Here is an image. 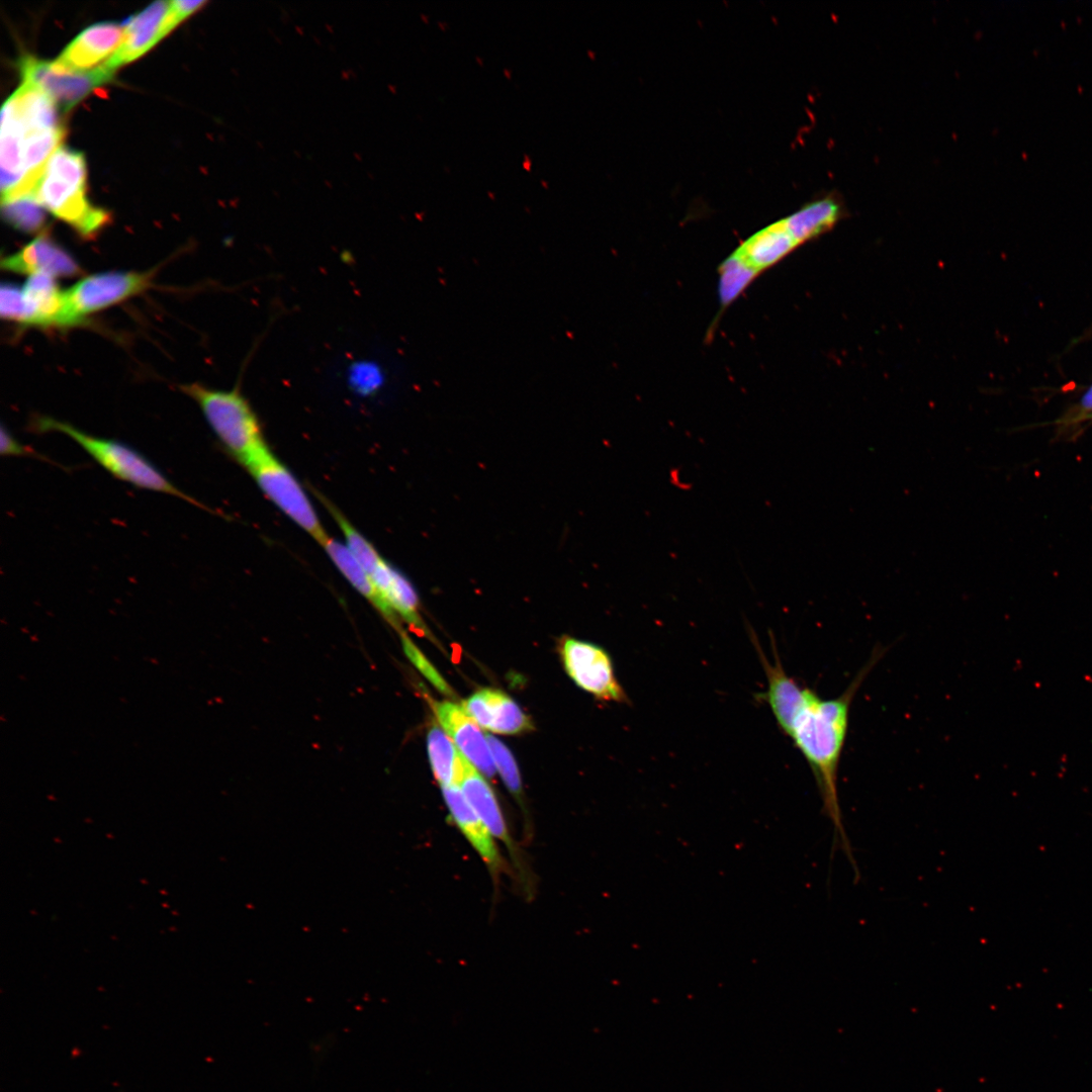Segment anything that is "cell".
I'll return each mask as SVG.
<instances>
[{
    "instance_id": "6da1fadb",
    "label": "cell",
    "mask_w": 1092,
    "mask_h": 1092,
    "mask_svg": "<svg viewBox=\"0 0 1092 1092\" xmlns=\"http://www.w3.org/2000/svg\"><path fill=\"white\" fill-rule=\"evenodd\" d=\"M752 641L767 681L766 692L760 697L768 704L780 729L791 738L807 760L825 813L831 819L835 833L839 831L841 841L847 847L838 799V769L848 733L852 702L887 649L876 647L842 694L836 698L823 699L814 690L800 685L787 673L774 638L772 662L766 658L756 637H753Z\"/></svg>"
},
{
    "instance_id": "7a4b0ae2",
    "label": "cell",
    "mask_w": 1092,
    "mask_h": 1092,
    "mask_svg": "<svg viewBox=\"0 0 1092 1092\" xmlns=\"http://www.w3.org/2000/svg\"><path fill=\"white\" fill-rule=\"evenodd\" d=\"M86 177L83 154L61 145L50 158L34 196L43 209L80 236L91 238L107 224L110 215L88 199Z\"/></svg>"
},
{
    "instance_id": "3957f363",
    "label": "cell",
    "mask_w": 1092,
    "mask_h": 1092,
    "mask_svg": "<svg viewBox=\"0 0 1092 1092\" xmlns=\"http://www.w3.org/2000/svg\"><path fill=\"white\" fill-rule=\"evenodd\" d=\"M29 429L36 434L58 432L68 436L116 479L141 489L172 495L205 509L201 503L169 480L151 460L127 444L88 434L69 423L48 416L33 418Z\"/></svg>"
},
{
    "instance_id": "277c9868",
    "label": "cell",
    "mask_w": 1092,
    "mask_h": 1092,
    "mask_svg": "<svg viewBox=\"0 0 1092 1092\" xmlns=\"http://www.w3.org/2000/svg\"><path fill=\"white\" fill-rule=\"evenodd\" d=\"M180 389L198 404L225 452L242 466L269 448L260 420L239 383L226 390L198 382Z\"/></svg>"
},
{
    "instance_id": "5b68a950",
    "label": "cell",
    "mask_w": 1092,
    "mask_h": 1092,
    "mask_svg": "<svg viewBox=\"0 0 1092 1092\" xmlns=\"http://www.w3.org/2000/svg\"><path fill=\"white\" fill-rule=\"evenodd\" d=\"M243 467L266 497L320 545L329 537L303 486L270 448Z\"/></svg>"
},
{
    "instance_id": "8992f818",
    "label": "cell",
    "mask_w": 1092,
    "mask_h": 1092,
    "mask_svg": "<svg viewBox=\"0 0 1092 1092\" xmlns=\"http://www.w3.org/2000/svg\"><path fill=\"white\" fill-rule=\"evenodd\" d=\"M155 270L105 272L82 278L65 290V327L82 324L89 314L121 302L151 287Z\"/></svg>"
},
{
    "instance_id": "52a82bcc",
    "label": "cell",
    "mask_w": 1092,
    "mask_h": 1092,
    "mask_svg": "<svg viewBox=\"0 0 1092 1092\" xmlns=\"http://www.w3.org/2000/svg\"><path fill=\"white\" fill-rule=\"evenodd\" d=\"M18 69L22 82L42 90L62 111H68L95 88L107 83L114 71L105 64L90 71H74L33 56L19 59Z\"/></svg>"
},
{
    "instance_id": "ba28073f",
    "label": "cell",
    "mask_w": 1092,
    "mask_h": 1092,
    "mask_svg": "<svg viewBox=\"0 0 1092 1092\" xmlns=\"http://www.w3.org/2000/svg\"><path fill=\"white\" fill-rule=\"evenodd\" d=\"M560 655L567 674L580 689L601 701L628 702L616 677L612 659L604 648L565 638L560 645Z\"/></svg>"
},
{
    "instance_id": "9c48e42d",
    "label": "cell",
    "mask_w": 1092,
    "mask_h": 1092,
    "mask_svg": "<svg viewBox=\"0 0 1092 1092\" xmlns=\"http://www.w3.org/2000/svg\"><path fill=\"white\" fill-rule=\"evenodd\" d=\"M179 23L171 1L150 4L123 26L121 44L105 65L115 72L147 53Z\"/></svg>"
},
{
    "instance_id": "30bf717a",
    "label": "cell",
    "mask_w": 1092,
    "mask_h": 1092,
    "mask_svg": "<svg viewBox=\"0 0 1092 1092\" xmlns=\"http://www.w3.org/2000/svg\"><path fill=\"white\" fill-rule=\"evenodd\" d=\"M434 712L440 727L448 734L459 751L482 775L496 772L487 735L463 707L451 701L436 702Z\"/></svg>"
},
{
    "instance_id": "8fae6325",
    "label": "cell",
    "mask_w": 1092,
    "mask_h": 1092,
    "mask_svg": "<svg viewBox=\"0 0 1092 1092\" xmlns=\"http://www.w3.org/2000/svg\"><path fill=\"white\" fill-rule=\"evenodd\" d=\"M441 791L454 825L496 879L506 870L496 839L468 803L459 786H443Z\"/></svg>"
},
{
    "instance_id": "7c38bea8",
    "label": "cell",
    "mask_w": 1092,
    "mask_h": 1092,
    "mask_svg": "<svg viewBox=\"0 0 1092 1092\" xmlns=\"http://www.w3.org/2000/svg\"><path fill=\"white\" fill-rule=\"evenodd\" d=\"M124 28L113 22H101L81 31L55 62L66 69L90 71L103 66L118 50Z\"/></svg>"
},
{
    "instance_id": "4fadbf2b",
    "label": "cell",
    "mask_w": 1092,
    "mask_h": 1092,
    "mask_svg": "<svg viewBox=\"0 0 1092 1092\" xmlns=\"http://www.w3.org/2000/svg\"><path fill=\"white\" fill-rule=\"evenodd\" d=\"M3 269L28 276L73 277L81 270L73 257L42 233L21 250L1 261Z\"/></svg>"
},
{
    "instance_id": "5bb4252c",
    "label": "cell",
    "mask_w": 1092,
    "mask_h": 1092,
    "mask_svg": "<svg viewBox=\"0 0 1092 1092\" xmlns=\"http://www.w3.org/2000/svg\"><path fill=\"white\" fill-rule=\"evenodd\" d=\"M462 707L481 728L496 734L514 735L533 729L530 718L519 705L497 690H478Z\"/></svg>"
},
{
    "instance_id": "9a60e30c",
    "label": "cell",
    "mask_w": 1092,
    "mask_h": 1092,
    "mask_svg": "<svg viewBox=\"0 0 1092 1092\" xmlns=\"http://www.w3.org/2000/svg\"><path fill=\"white\" fill-rule=\"evenodd\" d=\"M801 245L787 217L758 231L732 254L756 275Z\"/></svg>"
},
{
    "instance_id": "2e32d148",
    "label": "cell",
    "mask_w": 1092,
    "mask_h": 1092,
    "mask_svg": "<svg viewBox=\"0 0 1092 1092\" xmlns=\"http://www.w3.org/2000/svg\"><path fill=\"white\" fill-rule=\"evenodd\" d=\"M22 290V313L19 325L30 327H65V290L55 278L47 275L29 276Z\"/></svg>"
},
{
    "instance_id": "e0dca14e",
    "label": "cell",
    "mask_w": 1092,
    "mask_h": 1092,
    "mask_svg": "<svg viewBox=\"0 0 1092 1092\" xmlns=\"http://www.w3.org/2000/svg\"><path fill=\"white\" fill-rule=\"evenodd\" d=\"M459 787L476 814L493 837L502 841L513 859L519 862V853L512 838L496 797L483 776L471 764Z\"/></svg>"
},
{
    "instance_id": "ac0fdd59",
    "label": "cell",
    "mask_w": 1092,
    "mask_h": 1092,
    "mask_svg": "<svg viewBox=\"0 0 1092 1092\" xmlns=\"http://www.w3.org/2000/svg\"><path fill=\"white\" fill-rule=\"evenodd\" d=\"M377 590L407 624L429 634L419 612V598L411 581L385 559L369 574Z\"/></svg>"
},
{
    "instance_id": "d6986e66",
    "label": "cell",
    "mask_w": 1092,
    "mask_h": 1092,
    "mask_svg": "<svg viewBox=\"0 0 1092 1092\" xmlns=\"http://www.w3.org/2000/svg\"><path fill=\"white\" fill-rule=\"evenodd\" d=\"M321 546L349 583L367 599L391 625L398 628V617L382 598L369 574L350 553L346 545L329 536Z\"/></svg>"
},
{
    "instance_id": "ffe728a7",
    "label": "cell",
    "mask_w": 1092,
    "mask_h": 1092,
    "mask_svg": "<svg viewBox=\"0 0 1092 1092\" xmlns=\"http://www.w3.org/2000/svg\"><path fill=\"white\" fill-rule=\"evenodd\" d=\"M427 748L432 771L441 787L459 786L471 763L440 726L429 730Z\"/></svg>"
},
{
    "instance_id": "44dd1931",
    "label": "cell",
    "mask_w": 1092,
    "mask_h": 1092,
    "mask_svg": "<svg viewBox=\"0 0 1092 1092\" xmlns=\"http://www.w3.org/2000/svg\"><path fill=\"white\" fill-rule=\"evenodd\" d=\"M2 213L12 226L26 233L38 231L44 221L43 207L34 195L3 201Z\"/></svg>"
},
{
    "instance_id": "7402d4cb",
    "label": "cell",
    "mask_w": 1092,
    "mask_h": 1092,
    "mask_svg": "<svg viewBox=\"0 0 1092 1092\" xmlns=\"http://www.w3.org/2000/svg\"><path fill=\"white\" fill-rule=\"evenodd\" d=\"M757 276L753 271L731 255L720 266V299L722 305L733 301Z\"/></svg>"
},
{
    "instance_id": "603a6c76",
    "label": "cell",
    "mask_w": 1092,
    "mask_h": 1092,
    "mask_svg": "<svg viewBox=\"0 0 1092 1092\" xmlns=\"http://www.w3.org/2000/svg\"><path fill=\"white\" fill-rule=\"evenodd\" d=\"M487 739L496 771L499 772L508 790L520 800L522 796V783L519 768L513 754L498 739L489 735H487Z\"/></svg>"
},
{
    "instance_id": "cb8c5ba5",
    "label": "cell",
    "mask_w": 1092,
    "mask_h": 1092,
    "mask_svg": "<svg viewBox=\"0 0 1092 1092\" xmlns=\"http://www.w3.org/2000/svg\"><path fill=\"white\" fill-rule=\"evenodd\" d=\"M401 643L403 651L411 662L418 668V670L442 694L452 697L453 691L438 670L432 665V663L426 658V656L420 651L416 644L403 633H401Z\"/></svg>"
},
{
    "instance_id": "d4e9b609",
    "label": "cell",
    "mask_w": 1092,
    "mask_h": 1092,
    "mask_svg": "<svg viewBox=\"0 0 1092 1092\" xmlns=\"http://www.w3.org/2000/svg\"><path fill=\"white\" fill-rule=\"evenodd\" d=\"M0 452L2 456H29L50 461L49 458L35 452L31 447L19 443L4 426L1 427Z\"/></svg>"
},
{
    "instance_id": "484cf974",
    "label": "cell",
    "mask_w": 1092,
    "mask_h": 1092,
    "mask_svg": "<svg viewBox=\"0 0 1092 1092\" xmlns=\"http://www.w3.org/2000/svg\"><path fill=\"white\" fill-rule=\"evenodd\" d=\"M1077 414L1072 415L1071 418L1065 419L1062 423L1079 422L1084 421L1085 418L1092 414V385L1086 390L1080 399L1079 405L1076 410Z\"/></svg>"
},
{
    "instance_id": "4316f807",
    "label": "cell",
    "mask_w": 1092,
    "mask_h": 1092,
    "mask_svg": "<svg viewBox=\"0 0 1092 1092\" xmlns=\"http://www.w3.org/2000/svg\"><path fill=\"white\" fill-rule=\"evenodd\" d=\"M1087 420H1092V414L1087 416L1084 421H1087Z\"/></svg>"
}]
</instances>
